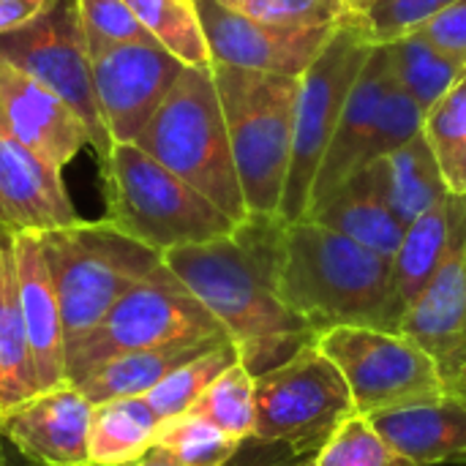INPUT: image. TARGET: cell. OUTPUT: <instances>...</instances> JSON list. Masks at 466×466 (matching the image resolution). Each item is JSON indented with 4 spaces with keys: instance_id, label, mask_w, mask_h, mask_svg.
I'll return each mask as SVG.
<instances>
[{
    "instance_id": "21",
    "label": "cell",
    "mask_w": 466,
    "mask_h": 466,
    "mask_svg": "<svg viewBox=\"0 0 466 466\" xmlns=\"http://www.w3.org/2000/svg\"><path fill=\"white\" fill-rule=\"evenodd\" d=\"M363 169L369 172L380 199L404 227L451 194L423 134Z\"/></svg>"
},
{
    "instance_id": "43",
    "label": "cell",
    "mask_w": 466,
    "mask_h": 466,
    "mask_svg": "<svg viewBox=\"0 0 466 466\" xmlns=\"http://www.w3.org/2000/svg\"><path fill=\"white\" fill-rule=\"evenodd\" d=\"M314 459V456H311ZM311 459H306V461H300V464H287V466H311Z\"/></svg>"
},
{
    "instance_id": "41",
    "label": "cell",
    "mask_w": 466,
    "mask_h": 466,
    "mask_svg": "<svg viewBox=\"0 0 466 466\" xmlns=\"http://www.w3.org/2000/svg\"><path fill=\"white\" fill-rule=\"evenodd\" d=\"M448 390H451V393H459V396H466V369L464 371H459L453 380H448Z\"/></svg>"
},
{
    "instance_id": "38",
    "label": "cell",
    "mask_w": 466,
    "mask_h": 466,
    "mask_svg": "<svg viewBox=\"0 0 466 466\" xmlns=\"http://www.w3.org/2000/svg\"><path fill=\"white\" fill-rule=\"evenodd\" d=\"M418 33H423L440 52H445L466 68V0H456L453 5H448Z\"/></svg>"
},
{
    "instance_id": "30",
    "label": "cell",
    "mask_w": 466,
    "mask_h": 466,
    "mask_svg": "<svg viewBox=\"0 0 466 466\" xmlns=\"http://www.w3.org/2000/svg\"><path fill=\"white\" fill-rule=\"evenodd\" d=\"M429 142L451 194L466 197V74L423 115Z\"/></svg>"
},
{
    "instance_id": "18",
    "label": "cell",
    "mask_w": 466,
    "mask_h": 466,
    "mask_svg": "<svg viewBox=\"0 0 466 466\" xmlns=\"http://www.w3.org/2000/svg\"><path fill=\"white\" fill-rule=\"evenodd\" d=\"M0 216L8 232H49L79 221L63 169L5 131H0Z\"/></svg>"
},
{
    "instance_id": "23",
    "label": "cell",
    "mask_w": 466,
    "mask_h": 466,
    "mask_svg": "<svg viewBox=\"0 0 466 466\" xmlns=\"http://www.w3.org/2000/svg\"><path fill=\"white\" fill-rule=\"evenodd\" d=\"M38 393L19 306L11 232L0 229V415Z\"/></svg>"
},
{
    "instance_id": "25",
    "label": "cell",
    "mask_w": 466,
    "mask_h": 466,
    "mask_svg": "<svg viewBox=\"0 0 466 466\" xmlns=\"http://www.w3.org/2000/svg\"><path fill=\"white\" fill-rule=\"evenodd\" d=\"M229 341V339H224ZM221 341H191V344H167L153 350H139L128 355L112 358L106 366H101L93 377L79 382L76 388L93 401H112L126 396H147L167 374H172L177 366L194 360L197 355L208 352Z\"/></svg>"
},
{
    "instance_id": "14",
    "label": "cell",
    "mask_w": 466,
    "mask_h": 466,
    "mask_svg": "<svg viewBox=\"0 0 466 466\" xmlns=\"http://www.w3.org/2000/svg\"><path fill=\"white\" fill-rule=\"evenodd\" d=\"M396 330L437 360L445 385L466 369V197L451 194V246Z\"/></svg>"
},
{
    "instance_id": "27",
    "label": "cell",
    "mask_w": 466,
    "mask_h": 466,
    "mask_svg": "<svg viewBox=\"0 0 466 466\" xmlns=\"http://www.w3.org/2000/svg\"><path fill=\"white\" fill-rule=\"evenodd\" d=\"M243 442L216 429L210 420L186 412L161 423L153 448L142 464L156 466H229Z\"/></svg>"
},
{
    "instance_id": "39",
    "label": "cell",
    "mask_w": 466,
    "mask_h": 466,
    "mask_svg": "<svg viewBox=\"0 0 466 466\" xmlns=\"http://www.w3.org/2000/svg\"><path fill=\"white\" fill-rule=\"evenodd\" d=\"M57 0H0V35L14 33L44 16Z\"/></svg>"
},
{
    "instance_id": "33",
    "label": "cell",
    "mask_w": 466,
    "mask_h": 466,
    "mask_svg": "<svg viewBox=\"0 0 466 466\" xmlns=\"http://www.w3.org/2000/svg\"><path fill=\"white\" fill-rule=\"evenodd\" d=\"M311 466H418L401 456L366 415H350L317 451Z\"/></svg>"
},
{
    "instance_id": "7",
    "label": "cell",
    "mask_w": 466,
    "mask_h": 466,
    "mask_svg": "<svg viewBox=\"0 0 466 466\" xmlns=\"http://www.w3.org/2000/svg\"><path fill=\"white\" fill-rule=\"evenodd\" d=\"M224 339L229 336L218 319L161 265L153 276L131 287L90 333L66 350V374L71 385H79L117 355Z\"/></svg>"
},
{
    "instance_id": "29",
    "label": "cell",
    "mask_w": 466,
    "mask_h": 466,
    "mask_svg": "<svg viewBox=\"0 0 466 466\" xmlns=\"http://www.w3.org/2000/svg\"><path fill=\"white\" fill-rule=\"evenodd\" d=\"M142 27L183 66L210 68L208 38L194 0H126Z\"/></svg>"
},
{
    "instance_id": "45",
    "label": "cell",
    "mask_w": 466,
    "mask_h": 466,
    "mask_svg": "<svg viewBox=\"0 0 466 466\" xmlns=\"http://www.w3.org/2000/svg\"><path fill=\"white\" fill-rule=\"evenodd\" d=\"M0 229H5V227H3V216H0Z\"/></svg>"
},
{
    "instance_id": "20",
    "label": "cell",
    "mask_w": 466,
    "mask_h": 466,
    "mask_svg": "<svg viewBox=\"0 0 466 466\" xmlns=\"http://www.w3.org/2000/svg\"><path fill=\"white\" fill-rule=\"evenodd\" d=\"M377 431L412 464H466V396L440 399L371 415Z\"/></svg>"
},
{
    "instance_id": "8",
    "label": "cell",
    "mask_w": 466,
    "mask_h": 466,
    "mask_svg": "<svg viewBox=\"0 0 466 466\" xmlns=\"http://www.w3.org/2000/svg\"><path fill=\"white\" fill-rule=\"evenodd\" d=\"M355 412L341 371L309 341L257 377V426L251 440L279 448L289 461L311 459L339 423Z\"/></svg>"
},
{
    "instance_id": "32",
    "label": "cell",
    "mask_w": 466,
    "mask_h": 466,
    "mask_svg": "<svg viewBox=\"0 0 466 466\" xmlns=\"http://www.w3.org/2000/svg\"><path fill=\"white\" fill-rule=\"evenodd\" d=\"M235 360H240L235 344L232 341H221V344L210 347L208 352L197 355L194 360L177 366L145 399H147V404L156 410V415L161 420L186 415L202 399V393L213 385V380L224 369H229Z\"/></svg>"
},
{
    "instance_id": "31",
    "label": "cell",
    "mask_w": 466,
    "mask_h": 466,
    "mask_svg": "<svg viewBox=\"0 0 466 466\" xmlns=\"http://www.w3.org/2000/svg\"><path fill=\"white\" fill-rule=\"evenodd\" d=\"M191 412L210 420L224 434L248 442L257 426V377L235 360L213 380Z\"/></svg>"
},
{
    "instance_id": "16",
    "label": "cell",
    "mask_w": 466,
    "mask_h": 466,
    "mask_svg": "<svg viewBox=\"0 0 466 466\" xmlns=\"http://www.w3.org/2000/svg\"><path fill=\"white\" fill-rule=\"evenodd\" d=\"M0 131L22 142L57 169L87 145L85 123L46 85L0 57Z\"/></svg>"
},
{
    "instance_id": "3",
    "label": "cell",
    "mask_w": 466,
    "mask_h": 466,
    "mask_svg": "<svg viewBox=\"0 0 466 466\" xmlns=\"http://www.w3.org/2000/svg\"><path fill=\"white\" fill-rule=\"evenodd\" d=\"M137 145L205 194L235 224L248 218L213 66L183 68Z\"/></svg>"
},
{
    "instance_id": "36",
    "label": "cell",
    "mask_w": 466,
    "mask_h": 466,
    "mask_svg": "<svg viewBox=\"0 0 466 466\" xmlns=\"http://www.w3.org/2000/svg\"><path fill=\"white\" fill-rule=\"evenodd\" d=\"M229 8L270 25L284 27H325L339 25L347 14L341 0H224Z\"/></svg>"
},
{
    "instance_id": "12",
    "label": "cell",
    "mask_w": 466,
    "mask_h": 466,
    "mask_svg": "<svg viewBox=\"0 0 466 466\" xmlns=\"http://www.w3.org/2000/svg\"><path fill=\"white\" fill-rule=\"evenodd\" d=\"M183 68L186 66L156 41L115 44L90 55L96 104L112 145L137 142Z\"/></svg>"
},
{
    "instance_id": "22",
    "label": "cell",
    "mask_w": 466,
    "mask_h": 466,
    "mask_svg": "<svg viewBox=\"0 0 466 466\" xmlns=\"http://www.w3.org/2000/svg\"><path fill=\"white\" fill-rule=\"evenodd\" d=\"M303 218L317 221L385 257L396 254L407 229L380 199L366 169L339 186L322 205L311 208Z\"/></svg>"
},
{
    "instance_id": "13",
    "label": "cell",
    "mask_w": 466,
    "mask_h": 466,
    "mask_svg": "<svg viewBox=\"0 0 466 466\" xmlns=\"http://www.w3.org/2000/svg\"><path fill=\"white\" fill-rule=\"evenodd\" d=\"M213 66H232L281 76H303L336 27H284L251 19L224 0H194Z\"/></svg>"
},
{
    "instance_id": "4",
    "label": "cell",
    "mask_w": 466,
    "mask_h": 466,
    "mask_svg": "<svg viewBox=\"0 0 466 466\" xmlns=\"http://www.w3.org/2000/svg\"><path fill=\"white\" fill-rule=\"evenodd\" d=\"M106 221L158 254L235 232V221L137 142L112 145L101 164Z\"/></svg>"
},
{
    "instance_id": "42",
    "label": "cell",
    "mask_w": 466,
    "mask_h": 466,
    "mask_svg": "<svg viewBox=\"0 0 466 466\" xmlns=\"http://www.w3.org/2000/svg\"><path fill=\"white\" fill-rule=\"evenodd\" d=\"M344 5H347V11H352V14H366L377 0H341Z\"/></svg>"
},
{
    "instance_id": "17",
    "label": "cell",
    "mask_w": 466,
    "mask_h": 466,
    "mask_svg": "<svg viewBox=\"0 0 466 466\" xmlns=\"http://www.w3.org/2000/svg\"><path fill=\"white\" fill-rule=\"evenodd\" d=\"M11 248L35 385L38 390H49L68 382L66 336L55 281L38 232H11Z\"/></svg>"
},
{
    "instance_id": "44",
    "label": "cell",
    "mask_w": 466,
    "mask_h": 466,
    "mask_svg": "<svg viewBox=\"0 0 466 466\" xmlns=\"http://www.w3.org/2000/svg\"><path fill=\"white\" fill-rule=\"evenodd\" d=\"M131 466H156V464H142V461H139V464H131ZM270 466H287V464H270Z\"/></svg>"
},
{
    "instance_id": "11",
    "label": "cell",
    "mask_w": 466,
    "mask_h": 466,
    "mask_svg": "<svg viewBox=\"0 0 466 466\" xmlns=\"http://www.w3.org/2000/svg\"><path fill=\"white\" fill-rule=\"evenodd\" d=\"M0 57L55 90L76 112V117L85 123L87 145L104 164L112 150V139L98 115L90 55L85 46L76 0H57L27 27L3 33Z\"/></svg>"
},
{
    "instance_id": "6",
    "label": "cell",
    "mask_w": 466,
    "mask_h": 466,
    "mask_svg": "<svg viewBox=\"0 0 466 466\" xmlns=\"http://www.w3.org/2000/svg\"><path fill=\"white\" fill-rule=\"evenodd\" d=\"M248 213H279L292 158L300 76L213 66Z\"/></svg>"
},
{
    "instance_id": "28",
    "label": "cell",
    "mask_w": 466,
    "mask_h": 466,
    "mask_svg": "<svg viewBox=\"0 0 466 466\" xmlns=\"http://www.w3.org/2000/svg\"><path fill=\"white\" fill-rule=\"evenodd\" d=\"M388 52L396 82L415 98L423 112H429L466 74L461 63L440 52L423 33H410L388 44Z\"/></svg>"
},
{
    "instance_id": "1",
    "label": "cell",
    "mask_w": 466,
    "mask_h": 466,
    "mask_svg": "<svg viewBox=\"0 0 466 466\" xmlns=\"http://www.w3.org/2000/svg\"><path fill=\"white\" fill-rule=\"evenodd\" d=\"M279 224V213H248L227 238L161 254L164 265L218 319L254 377L317 339L276 292Z\"/></svg>"
},
{
    "instance_id": "26",
    "label": "cell",
    "mask_w": 466,
    "mask_h": 466,
    "mask_svg": "<svg viewBox=\"0 0 466 466\" xmlns=\"http://www.w3.org/2000/svg\"><path fill=\"white\" fill-rule=\"evenodd\" d=\"M451 246V194L407 224L404 238L393 254V279H396V306L399 319L415 303V298L429 287L440 270L445 251Z\"/></svg>"
},
{
    "instance_id": "24",
    "label": "cell",
    "mask_w": 466,
    "mask_h": 466,
    "mask_svg": "<svg viewBox=\"0 0 466 466\" xmlns=\"http://www.w3.org/2000/svg\"><path fill=\"white\" fill-rule=\"evenodd\" d=\"M161 423L145 396L96 404L90 420V466L139 464L153 448Z\"/></svg>"
},
{
    "instance_id": "2",
    "label": "cell",
    "mask_w": 466,
    "mask_h": 466,
    "mask_svg": "<svg viewBox=\"0 0 466 466\" xmlns=\"http://www.w3.org/2000/svg\"><path fill=\"white\" fill-rule=\"evenodd\" d=\"M276 292L314 333L339 325L396 330L393 257L377 254L317 221H287L276 232Z\"/></svg>"
},
{
    "instance_id": "15",
    "label": "cell",
    "mask_w": 466,
    "mask_h": 466,
    "mask_svg": "<svg viewBox=\"0 0 466 466\" xmlns=\"http://www.w3.org/2000/svg\"><path fill=\"white\" fill-rule=\"evenodd\" d=\"M93 401L71 382L0 415V437L33 466H90Z\"/></svg>"
},
{
    "instance_id": "9",
    "label": "cell",
    "mask_w": 466,
    "mask_h": 466,
    "mask_svg": "<svg viewBox=\"0 0 466 466\" xmlns=\"http://www.w3.org/2000/svg\"><path fill=\"white\" fill-rule=\"evenodd\" d=\"M374 38L366 30L360 14H347L325 44L319 57L306 68L298 87L292 158L284 186L279 216L300 221L309 210L311 186L317 180L325 150L336 134L344 104L374 49Z\"/></svg>"
},
{
    "instance_id": "19",
    "label": "cell",
    "mask_w": 466,
    "mask_h": 466,
    "mask_svg": "<svg viewBox=\"0 0 466 466\" xmlns=\"http://www.w3.org/2000/svg\"><path fill=\"white\" fill-rule=\"evenodd\" d=\"M390 82H393V66H390L388 44H377L344 104L336 134L325 150L317 180L311 186L309 210L322 205L339 186H344L350 177H355L366 167V150H369V139L374 131V120H377L380 104Z\"/></svg>"
},
{
    "instance_id": "35",
    "label": "cell",
    "mask_w": 466,
    "mask_h": 466,
    "mask_svg": "<svg viewBox=\"0 0 466 466\" xmlns=\"http://www.w3.org/2000/svg\"><path fill=\"white\" fill-rule=\"evenodd\" d=\"M423 109L415 104V98L396 82H390L382 104H380V112H377V120H374V131H371V139H369V150H366V167L404 145H410L415 137L423 134Z\"/></svg>"
},
{
    "instance_id": "5",
    "label": "cell",
    "mask_w": 466,
    "mask_h": 466,
    "mask_svg": "<svg viewBox=\"0 0 466 466\" xmlns=\"http://www.w3.org/2000/svg\"><path fill=\"white\" fill-rule=\"evenodd\" d=\"M55 281L66 350L90 333L106 311L164 259L156 248L120 232L106 218L38 232Z\"/></svg>"
},
{
    "instance_id": "34",
    "label": "cell",
    "mask_w": 466,
    "mask_h": 466,
    "mask_svg": "<svg viewBox=\"0 0 466 466\" xmlns=\"http://www.w3.org/2000/svg\"><path fill=\"white\" fill-rule=\"evenodd\" d=\"M76 14L87 55L115 44H150L153 35L142 27L126 0H76Z\"/></svg>"
},
{
    "instance_id": "10",
    "label": "cell",
    "mask_w": 466,
    "mask_h": 466,
    "mask_svg": "<svg viewBox=\"0 0 466 466\" xmlns=\"http://www.w3.org/2000/svg\"><path fill=\"white\" fill-rule=\"evenodd\" d=\"M314 344L341 371L358 415L415 407L448 393L437 360L410 336L374 325H339Z\"/></svg>"
},
{
    "instance_id": "37",
    "label": "cell",
    "mask_w": 466,
    "mask_h": 466,
    "mask_svg": "<svg viewBox=\"0 0 466 466\" xmlns=\"http://www.w3.org/2000/svg\"><path fill=\"white\" fill-rule=\"evenodd\" d=\"M456 0H377L363 16L374 44H393L426 27Z\"/></svg>"
},
{
    "instance_id": "40",
    "label": "cell",
    "mask_w": 466,
    "mask_h": 466,
    "mask_svg": "<svg viewBox=\"0 0 466 466\" xmlns=\"http://www.w3.org/2000/svg\"><path fill=\"white\" fill-rule=\"evenodd\" d=\"M0 466H22L16 459V451L0 437Z\"/></svg>"
}]
</instances>
